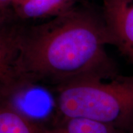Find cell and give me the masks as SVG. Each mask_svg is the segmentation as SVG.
Instances as JSON below:
<instances>
[{
	"label": "cell",
	"instance_id": "cell-8",
	"mask_svg": "<svg viewBox=\"0 0 133 133\" xmlns=\"http://www.w3.org/2000/svg\"><path fill=\"white\" fill-rule=\"evenodd\" d=\"M14 0H0V14L9 16V9ZM11 19V18H10Z\"/></svg>",
	"mask_w": 133,
	"mask_h": 133
},
{
	"label": "cell",
	"instance_id": "cell-10",
	"mask_svg": "<svg viewBox=\"0 0 133 133\" xmlns=\"http://www.w3.org/2000/svg\"><path fill=\"white\" fill-rule=\"evenodd\" d=\"M130 133H133V131H132V132H131Z\"/></svg>",
	"mask_w": 133,
	"mask_h": 133
},
{
	"label": "cell",
	"instance_id": "cell-5",
	"mask_svg": "<svg viewBox=\"0 0 133 133\" xmlns=\"http://www.w3.org/2000/svg\"><path fill=\"white\" fill-rule=\"evenodd\" d=\"M76 0H14L9 9L14 21L50 19L76 6Z\"/></svg>",
	"mask_w": 133,
	"mask_h": 133
},
{
	"label": "cell",
	"instance_id": "cell-2",
	"mask_svg": "<svg viewBox=\"0 0 133 133\" xmlns=\"http://www.w3.org/2000/svg\"><path fill=\"white\" fill-rule=\"evenodd\" d=\"M58 115L133 131V75L91 76L53 87Z\"/></svg>",
	"mask_w": 133,
	"mask_h": 133
},
{
	"label": "cell",
	"instance_id": "cell-6",
	"mask_svg": "<svg viewBox=\"0 0 133 133\" xmlns=\"http://www.w3.org/2000/svg\"><path fill=\"white\" fill-rule=\"evenodd\" d=\"M44 124L0 100V133H44Z\"/></svg>",
	"mask_w": 133,
	"mask_h": 133
},
{
	"label": "cell",
	"instance_id": "cell-7",
	"mask_svg": "<svg viewBox=\"0 0 133 133\" xmlns=\"http://www.w3.org/2000/svg\"><path fill=\"white\" fill-rule=\"evenodd\" d=\"M44 133H125L108 125L77 117L59 118L44 126Z\"/></svg>",
	"mask_w": 133,
	"mask_h": 133
},
{
	"label": "cell",
	"instance_id": "cell-1",
	"mask_svg": "<svg viewBox=\"0 0 133 133\" xmlns=\"http://www.w3.org/2000/svg\"><path fill=\"white\" fill-rule=\"evenodd\" d=\"M107 45L103 16L75 6L41 24L23 25L17 73L52 88L86 77H112L118 74Z\"/></svg>",
	"mask_w": 133,
	"mask_h": 133
},
{
	"label": "cell",
	"instance_id": "cell-3",
	"mask_svg": "<svg viewBox=\"0 0 133 133\" xmlns=\"http://www.w3.org/2000/svg\"><path fill=\"white\" fill-rule=\"evenodd\" d=\"M102 16L111 45L133 66V0H102Z\"/></svg>",
	"mask_w": 133,
	"mask_h": 133
},
{
	"label": "cell",
	"instance_id": "cell-9",
	"mask_svg": "<svg viewBox=\"0 0 133 133\" xmlns=\"http://www.w3.org/2000/svg\"><path fill=\"white\" fill-rule=\"evenodd\" d=\"M10 20H12V19H10L9 16L2 14H0V24L5 23V22L10 21Z\"/></svg>",
	"mask_w": 133,
	"mask_h": 133
},
{
	"label": "cell",
	"instance_id": "cell-4",
	"mask_svg": "<svg viewBox=\"0 0 133 133\" xmlns=\"http://www.w3.org/2000/svg\"><path fill=\"white\" fill-rule=\"evenodd\" d=\"M23 24L10 20L0 24V90L16 78Z\"/></svg>",
	"mask_w": 133,
	"mask_h": 133
}]
</instances>
